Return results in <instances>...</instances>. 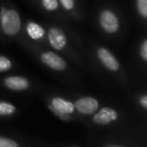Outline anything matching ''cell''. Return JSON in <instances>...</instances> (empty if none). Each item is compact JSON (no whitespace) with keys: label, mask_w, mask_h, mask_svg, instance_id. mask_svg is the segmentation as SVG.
Here are the masks:
<instances>
[{"label":"cell","mask_w":147,"mask_h":147,"mask_svg":"<svg viewBox=\"0 0 147 147\" xmlns=\"http://www.w3.org/2000/svg\"><path fill=\"white\" fill-rule=\"evenodd\" d=\"M0 23L2 30L7 35H15L20 30V17L18 13L13 9H6L5 7H1Z\"/></svg>","instance_id":"obj_1"},{"label":"cell","mask_w":147,"mask_h":147,"mask_svg":"<svg viewBox=\"0 0 147 147\" xmlns=\"http://www.w3.org/2000/svg\"><path fill=\"white\" fill-rule=\"evenodd\" d=\"M100 24L102 28L108 33H115L119 29L118 18L111 10H104L101 12Z\"/></svg>","instance_id":"obj_2"},{"label":"cell","mask_w":147,"mask_h":147,"mask_svg":"<svg viewBox=\"0 0 147 147\" xmlns=\"http://www.w3.org/2000/svg\"><path fill=\"white\" fill-rule=\"evenodd\" d=\"M47 36H49V41L51 47L57 51L63 49L67 43V37H65V33L57 27H51L49 30Z\"/></svg>","instance_id":"obj_3"},{"label":"cell","mask_w":147,"mask_h":147,"mask_svg":"<svg viewBox=\"0 0 147 147\" xmlns=\"http://www.w3.org/2000/svg\"><path fill=\"white\" fill-rule=\"evenodd\" d=\"M75 108L79 111V112L83 113V114H92L99 108V103L96 99L91 98V97H87V98L79 99L76 103H75Z\"/></svg>","instance_id":"obj_4"},{"label":"cell","mask_w":147,"mask_h":147,"mask_svg":"<svg viewBox=\"0 0 147 147\" xmlns=\"http://www.w3.org/2000/svg\"><path fill=\"white\" fill-rule=\"evenodd\" d=\"M41 61L45 63L47 67H51L57 71H63L65 69V61L55 53L51 51H47L41 55Z\"/></svg>","instance_id":"obj_5"},{"label":"cell","mask_w":147,"mask_h":147,"mask_svg":"<svg viewBox=\"0 0 147 147\" xmlns=\"http://www.w3.org/2000/svg\"><path fill=\"white\" fill-rule=\"evenodd\" d=\"M118 114L115 110L111 108H102L99 112L94 116V122L100 125L109 124L113 121L117 120Z\"/></svg>","instance_id":"obj_6"},{"label":"cell","mask_w":147,"mask_h":147,"mask_svg":"<svg viewBox=\"0 0 147 147\" xmlns=\"http://www.w3.org/2000/svg\"><path fill=\"white\" fill-rule=\"evenodd\" d=\"M98 57L100 59V61H102V63L109 69L110 71H117L119 69V63L117 61V59L113 57V55L108 51V49L101 47L98 51Z\"/></svg>","instance_id":"obj_7"},{"label":"cell","mask_w":147,"mask_h":147,"mask_svg":"<svg viewBox=\"0 0 147 147\" xmlns=\"http://www.w3.org/2000/svg\"><path fill=\"white\" fill-rule=\"evenodd\" d=\"M5 86L13 91H22L28 88V82L22 77H8L4 81Z\"/></svg>","instance_id":"obj_8"},{"label":"cell","mask_w":147,"mask_h":147,"mask_svg":"<svg viewBox=\"0 0 147 147\" xmlns=\"http://www.w3.org/2000/svg\"><path fill=\"white\" fill-rule=\"evenodd\" d=\"M51 107L63 114H71L75 111V105L61 98H55L51 101Z\"/></svg>","instance_id":"obj_9"},{"label":"cell","mask_w":147,"mask_h":147,"mask_svg":"<svg viewBox=\"0 0 147 147\" xmlns=\"http://www.w3.org/2000/svg\"><path fill=\"white\" fill-rule=\"evenodd\" d=\"M28 35L33 39H39L45 35V29L35 22H29L26 26Z\"/></svg>","instance_id":"obj_10"},{"label":"cell","mask_w":147,"mask_h":147,"mask_svg":"<svg viewBox=\"0 0 147 147\" xmlns=\"http://www.w3.org/2000/svg\"><path fill=\"white\" fill-rule=\"evenodd\" d=\"M15 112V107L5 102H0V116L11 115Z\"/></svg>","instance_id":"obj_11"},{"label":"cell","mask_w":147,"mask_h":147,"mask_svg":"<svg viewBox=\"0 0 147 147\" xmlns=\"http://www.w3.org/2000/svg\"><path fill=\"white\" fill-rule=\"evenodd\" d=\"M137 10L142 17H147V0H137Z\"/></svg>","instance_id":"obj_12"},{"label":"cell","mask_w":147,"mask_h":147,"mask_svg":"<svg viewBox=\"0 0 147 147\" xmlns=\"http://www.w3.org/2000/svg\"><path fill=\"white\" fill-rule=\"evenodd\" d=\"M43 7L49 11H53L59 7L57 0H41Z\"/></svg>","instance_id":"obj_13"},{"label":"cell","mask_w":147,"mask_h":147,"mask_svg":"<svg viewBox=\"0 0 147 147\" xmlns=\"http://www.w3.org/2000/svg\"><path fill=\"white\" fill-rule=\"evenodd\" d=\"M11 67V61L5 57H0V71H7Z\"/></svg>","instance_id":"obj_14"},{"label":"cell","mask_w":147,"mask_h":147,"mask_svg":"<svg viewBox=\"0 0 147 147\" xmlns=\"http://www.w3.org/2000/svg\"><path fill=\"white\" fill-rule=\"evenodd\" d=\"M0 147H19V146L16 142H14L11 139L0 137Z\"/></svg>","instance_id":"obj_15"},{"label":"cell","mask_w":147,"mask_h":147,"mask_svg":"<svg viewBox=\"0 0 147 147\" xmlns=\"http://www.w3.org/2000/svg\"><path fill=\"white\" fill-rule=\"evenodd\" d=\"M59 2L65 10H71L75 6V0H59Z\"/></svg>","instance_id":"obj_16"},{"label":"cell","mask_w":147,"mask_h":147,"mask_svg":"<svg viewBox=\"0 0 147 147\" xmlns=\"http://www.w3.org/2000/svg\"><path fill=\"white\" fill-rule=\"evenodd\" d=\"M140 53H141V57H142V59L146 61V59H147V40H144V42L142 43Z\"/></svg>","instance_id":"obj_17"},{"label":"cell","mask_w":147,"mask_h":147,"mask_svg":"<svg viewBox=\"0 0 147 147\" xmlns=\"http://www.w3.org/2000/svg\"><path fill=\"white\" fill-rule=\"evenodd\" d=\"M140 102H141V104H142V106L144 107V108H147V97L146 96H143L142 98H141Z\"/></svg>","instance_id":"obj_18"},{"label":"cell","mask_w":147,"mask_h":147,"mask_svg":"<svg viewBox=\"0 0 147 147\" xmlns=\"http://www.w3.org/2000/svg\"><path fill=\"white\" fill-rule=\"evenodd\" d=\"M108 147H123V146H118V145H109Z\"/></svg>","instance_id":"obj_19"}]
</instances>
